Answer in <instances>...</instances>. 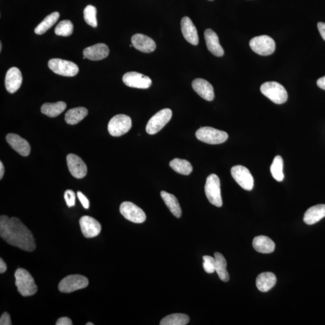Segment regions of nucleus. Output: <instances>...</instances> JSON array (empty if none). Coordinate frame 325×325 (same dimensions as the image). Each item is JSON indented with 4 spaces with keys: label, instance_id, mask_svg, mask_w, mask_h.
I'll return each mask as SVG.
<instances>
[{
    "label": "nucleus",
    "instance_id": "nucleus-1",
    "mask_svg": "<svg viewBox=\"0 0 325 325\" xmlns=\"http://www.w3.org/2000/svg\"><path fill=\"white\" fill-rule=\"evenodd\" d=\"M0 235L12 246L28 252L35 251L36 245L31 230L18 218L0 217Z\"/></svg>",
    "mask_w": 325,
    "mask_h": 325
},
{
    "label": "nucleus",
    "instance_id": "nucleus-2",
    "mask_svg": "<svg viewBox=\"0 0 325 325\" xmlns=\"http://www.w3.org/2000/svg\"><path fill=\"white\" fill-rule=\"evenodd\" d=\"M15 285L18 292L22 296H31L38 291L34 279L31 274L24 268H19L15 273Z\"/></svg>",
    "mask_w": 325,
    "mask_h": 325
},
{
    "label": "nucleus",
    "instance_id": "nucleus-3",
    "mask_svg": "<svg viewBox=\"0 0 325 325\" xmlns=\"http://www.w3.org/2000/svg\"><path fill=\"white\" fill-rule=\"evenodd\" d=\"M260 90L262 94L275 104H283L287 100L288 94L286 89L277 82L264 83L261 85Z\"/></svg>",
    "mask_w": 325,
    "mask_h": 325
},
{
    "label": "nucleus",
    "instance_id": "nucleus-4",
    "mask_svg": "<svg viewBox=\"0 0 325 325\" xmlns=\"http://www.w3.org/2000/svg\"><path fill=\"white\" fill-rule=\"evenodd\" d=\"M195 135L199 141L211 145L224 143L228 138V135L226 132L209 127L198 129Z\"/></svg>",
    "mask_w": 325,
    "mask_h": 325
},
{
    "label": "nucleus",
    "instance_id": "nucleus-5",
    "mask_svg": "<svg viewBox=\"0 0 325 325\" xmlns=\"http://www.w3.org/2000/svg\"><path fill=\"white\" fill-rule=\"evenodd\" d=\"M205 193L209 202L218 207L222 206L221 182L217 175L211 174L207 178Z\"/></svg>",
    "mask_w": 325,
    "mask_h": 325
},
{
    "label": "nucleus",
    "instance_id": "nucleus-6",
    "mask_svg": "<svg viewBox=\"0 0 325 325\" xmlns=\"http://www.w3.org/2000/svg\"><path fill=\"white\" fill-rule=\"evenodd\" d=\"M132 127V121L130 117L119 114L113 117L108 124V131L112 137H119L127 133Z\"/></svg>",
    "mask_w": 325,
    "mask_h": 325
},
{
    "label": "nucleus",
    "instance_id": "nucleus-7",
    "mask_svg": "<svg viewBox=\"0 0 325 325\" xmlns=\"http://www.w3.org/2000/svg\"><path fill=\"white\" fill-rule=\"evenodd\" d=\"M48 67L55 74L65 77H74L79 71L78 66L74 62L61 59H52L48 63Z\"/></svg>",
    "mask_w": 325,
    "mask_h": 325
},
{
    "label": "nucleus",
    "instance_id": "nucleus-8",
    "mask_svg": "<svg viewBox=\"0 0 325 325\" xmlns=\"http://www.w3.org/2000/svg\"><path fill=\"white\" fill-rule=\"evenodd\" d=\"M88 285L87 278L80 275H71L60 282L59 290L62 293H69L87 287Z\"/></svg>",
    "mask_w": 325,
    "mask_h": 325
},
{
    "label": "nucleus",
    "instance_id": "nucleus-9",
    "mask_svg": "<svg viewBox=\"0 0 325 325\" xmlns=\"http://www.w3.org/2000/svg\"><path fill=\"white\" fill-rule=\"evenodd\" d=\"M172 117L171 109H164L159 111L148 121L146 131L149 134H155L160 131L167 125Z\"/></svg>",
    "mask_w": 325,
    "mask_h": 325
},
{
    "label": "nucleus",
    "instance_id": "nucleus-10",
    "mask_svg": "<svg viewBox=\"0 0 325 325\" xmlns=\"http://www.w3.org/2000/svg\"><path fill=\"white\" fill-rule=\"evenodd\" d=\"M250 47L255 53L261 56H269L275 50V42L270 36L262 35L252 39Z\"/></svg>",
    "mask_w": 325,
    "mask_h": 325
},
{
    "label": "nucleus",
    "instance_id": "nucleus-11",
    "mask_svg": "<svg viewBox=\"0 0 325 325\" xmlns=\"http://www.w3.org/2000/svg\"><path fill=\"white\" fill-rule=\"evenodd\" d=\"M120 213L129 221L136 224L143 223L147 219L145 212L132 202H122L119 208Z\"/></svg>",
    "mask_w": 325,
    "mask_h": 325
},
{
    "label": "nucleus",
    "instance_id": "nucleus-12",
    "mask_svg": "<svg viewBox=\"0 0 325 325\" xmlns=\"http://www.w3.org/2000/svg\"><path fill=\"white\" fill-rule=\"evenodd\" d=\"M232 177L245 190L251 191L254 187V178L250 171L243 166L237 165L231 168Z\"/></svg>",
    "mask_w": 325,
    "mask_h": 325
},
{
    "label": "nucleus",
    "instance_id": "nucleus-13",
    "mask_svg": "<svg viewBox=\"0 0 325 325\" xmlns=\"http://www.w3.org/2000/svg\"><path fill=\"white\" fill-rule=\"evenodd\" d=\"M122 80L128 87L138 89H148L152 85L150 77L137 72L126 73L122 77Z\"/></svg>",
    "mask_w": 325,
    "mask_h": 325
},
{
    "label": "nucleus",
    "instance_id": "nucleus-14",
    "mask_svg": "<svg viewBox=\"0 0 325 325\" xmlns=\"http://www.w3.org/2000/svg\"><path fill=\"white\" fill-rule=\"evenodd\" d=\"M69 172L75 178L81 179L86 177L88 172L87 166L78 155L69 154L66 157Z\"/></svg>",
    "mask_w": 325,
    "mask_h": 325
},
{
    "label": "nucleus",
    "instance_id": "nucleus-15",
    "mask_svg": "<svg viewBox=\"0 0 325 325\" xmlns=\"http://www.w3.org/2000/svg\"><path fill=\"white\" fill-rule=\"evenodd\" d=\"M83 234L86 238L97 236L101 233V225L94 218L84 215L79 221Z\"/></svg>",
    "mask_w": 325,
    "mask_h": 325
},
{
    "label": "nucleus",
    "instance_id": "nucleus-16",
    "mask_svg": "<svg viewBox=\"0 0 325 325\" xmlns=\"http://www.w3.org/2000/svg\"><path fill=\"white\" fill-rule=\"evenodd\" d=\"M6 141L13 150L22 156L28 157L31 153V145L28 141L19 135L9 133L6 136Z\"/></svg>",
    "mask_w": 325,
    "mask_h": 325
},
{
    "label": "nucleus",
    "instance_id": "nucleus-17",
    "mask_svg": "<svg viewBox=\"0 0 325 325\" xmlns=\"http://www.w3.org/2000/svg\"><path fill=\"white\" fill-rule=\"evenodd\" d=\"M22 76L21 71L16 67L10 68L6 73L5 86L10 94H14L21 87Z\"/></svg>",
    "mask_w": 325,
    "mask_h": 325
},
{
    "label": "nucleus",
    "instance_id": "nucleus-18",
    "mask_svg": "<svg viewBox=\"0 0 325 325\" xmlns=\"http://www.w3.org/2000/svg\"><path fill=\"white\" fill-rule=\"evenodd\" d=\"M192 88L201 97L208 101L213 100L214 89L210 83L202 78H197L192 82Z\"/></svg>",
    "mask_w": 325,
    "mask_h": 325
},
{
    "label": "nucleus",
    "instance_id": "nucleus-19",
    "mask_svg": "<svg viewBox=\"0 0 325 325\" xmlns=\"http://www.w3.org/2000/svg\"><path fill=\"white\" fill-rule=\"evenodd\" d=\"M131 44L138 50L146 53L153 52L156 48V44L154 40L142 34L132 36Z\"/></svg>",
    "mask_w": 325,
    "mask_h": 325
},
{
    "label": "nucleus",
    "instance_id": "nucleus-20",
    "mask_svg": "<svg viewBox=\"0 0 325 325\" xmlns=\"http://www.w3.org/2000/svg\"><path fill=\"white\" fill-rule=\"evenodd\" d=\"M181 26L185 39L192 45H197L199 43L197 29L192 20L187 16H185L181 19Z\"/></svg>",
    "mask_w": 325,
    "mask_h": 325
},
{
    "label": "nucleus",
    "instance_id": "nucleus-21",
    "mask_svg": "<svg viewBox=\"0 0 325 325\" xmlns=\"http://www.w3.org/2000/svg\"><path fill=\"white\" fill-rule=\"evenodd\" d=\"M109 55V48L107 45L98 44L89 46L84 50V55L86 59L91 61H101L107 57Z\"/></svg>",
    "mask_w": 325,
    "mask_h": 325
},
{
    "label": "nucleus",
    "instance_id": "nucleus-22",
    "mask_svg": "<svg viewBox=\"0 0 325 325\" xmlns=\"http://www.w3.org/2000/svg\"><path fill=\"white\" fill-rule=\"evenodd\" d=\"M204 38L207 48L212 54L217 57H222L224 56V49L220 44L216 33L211 29H207L204 32Z\"/></svg>",
    "mask_w": 325,
    "mask_h": 325
},
{
    "label": "nucleus",
    "instance_id": "nucleus-23",
    "mask_svg": "<svg viewBox=\"0 0 325 325\" xmlns=\"http://www.w3.org/2000/svg\"><path fill=\"white\" fill-rule=\"evenodd\" d=\"M254 250L262 254H270L275 251V244L269 237L260 235L255 237L253 242Z\"/></svg>",
    "mask_w": 325,
    "mask_h": 325
},
{
    "label": "nucleus",
    "instance_id": "nucleus-24",
    "mask_svg": "<svg viewBox=\"0 0 325 325\" xmlns=\"http://www.w3.org/2000/svg\"><path fill=\"white\" fill-rule=\"evenodd\" d=\"M324 217L325 205L319 204L308 209L304 214V221L308 225H313Z\"/></svg>",
    "mask_w": 325,
    "mask_h": 325
},
{
    "label": "nucleus",
    "instance_id": "nucleus-25",
    "mask_svg": "<svg viewBox=\"0 0 325 325\" xmlns=\"http://www.w3.org/2000/svg\"><path fill=\"white\" fill-rule=\"evenodd\" d=\"M277 278L272 273H264L260 274L257 278L256 286L261 292H267L276 284Z\"/></svg>",
    "mask_w": 325,
    "mask_h": 325
},
{
    "label": "nucleus",
    "instance_id": "nucleus-26",
    "mask_svg": "<svg viewBox=\"0 0 325 325\" xmlns=\"http://www.w3.org/2000/svg\"><path fill=\"white\" fill-rule=\"evenodd\" d=\"M160 194L165 204L167 205L171 213L176 218H180L182 215V210L177 198L174 195L165 191H161Z\"/></svg>",
    "mask_w": 325,
    "mask_h": 325
},
{
    "label": "nucleus",
    "instance_id": "nucleus-27",
    "mask_svg": "<svg viewBox=\"0 0 325 325\" xmlns=\"http://www.w3.org/2000/svg\"><path fill=\"white\" fill-rule=\"evenodd\" d=\"M88 114L87 109L79 107L73 108L66 113L65 120L68 124L75 125L82 121Z\"/></svg>",
    "mask_w": 325,
    "mask_h": 325
},
{
    "label": "nucleus",
    "instance_id": "nucleus-28",
    "mask_svg": "<svg viewBox=\"0 0 325 325\" xmlns=\"http://www.w3.org/2000/svg\"><path fill=\"white\" fill-rule=\"evenodd\" d=\"M215 271L216 272L219 278L222 281L228 282L230 276L227 270V261L223 255L220 253H214Z\"/></svg>",
    "mask_w": 325,
    "mask_h": 325
},
{
    "label": "nucleus",
    "instance_id": "nucleus-29",
    "mask_svg": "<svg viewBox=\"0 0 325 325\" xmlns=\"http://www.w3.org/2000/svg\"><path fill=\"white\" fill-rule=\"evenodd\" d=\"M66 108L65 102L59 101L55 103H45L41 107V112L48 117L55 118L64 112Z\"/></svg>",
    "mask_w": 325,
    "mask_h": 325
},
{
    "label": "nucleus",
    "instance_id": "nucleus-30",
    "mask_svg": "<svg viewBox=\"0 0 325 325\" xmlns=\"http://www.w3.org/2000/svg\"><path fill=\"white\" fill-rule=\"evenodd\" d=\"M59 13L55 12L48 15L35 29L36 34L41 35L48 31L58 21Z\"/></svg>",
    "mask_w": 325,
    "mask_h": 325
},
{
    "label": "nucleus",
    "instance_id": "nucleus-31",
    "mask_svg": "<svg viewBox=\"0 0 325 325\" xmlns=\"http://www.w3.org/2000/svg\"><path fill=\"white\" fill-rule=\"evenodd\" d=\"M169 166L173 170L181 175H190L193 171L191 163L184 159L176 158L170 162Z\"/></svg>",
    "mask_w": 325,
    "mask_h": 325
},
{
    "label": "nucleus",
    "instance_id": "nucleus-32",
    "mask_svg": "<svg viewBox=\"0 0 325 325\" xmlns=\"http://www.w3.org/2000/svg\"><path fill=\"white\" fill-rule=\"evenodd\" d=\"M190 321V318L184 314H172L166 316L161 321V325H185Z\"/></svg>",
    "mask_w": 325,
    "mask_h": 325
},
{
    "label": "nucleus",
    "instance_id": "nucleus-33",
    "mask_svg": "<svg viewBox=\"0 0 325 325\" xmlns=\"http://www.w3.org/2000/svg\"><path fill=\"white\" fill-rule=\"evenodd\" d=\"M283 165V158L280 155H277L274 158L273 164L270 167L272 175L275 180L278 182L283 181L284 178Z\"/></svg>",
    "mask_w": 325,
    "mask_h": 325
},
{
    "label": "nucleus",
    "instance_id": "nucleus-34",
    "mask_svg": "<svg viewBox=\"0 0 325 325\" xmlns=\"http://www.w3.org/2000/svg\"><path fill=\"white\" fill-rule=\"evenodd\" d=\"M74 25L69 20H64L59 23L55 29L56 35L61 36H69L72 34Z\"/></svg>",
    "mask_w": 325,
    "mask_h": 325
},
{
    "label": "nucleus",
    "instance_id": "nucleus-35",
    "mask_svg": "<svg viewBox=\"0 0 325 325\" xmlns=\"http://www.w3.org/2000/svg\"><path fill=\"white\" fill-rule=\"evenodd\" d=\"M97 9L92 5L86 7L84 10V18L85 21L93 28H97L98 22L97 19Z\"/></svg>",
    "mask_w": 325,
    "mask_h": 325
},
{
    "label": "nucleus",
    "instance_id": "nucleus-36",
    "mask_svg": "<svg viewBox=\"0 0 325 325\" xmlns=\"http://www.w3.org/2000/svg\"><path fill=\"white\" fill-rule=\"evenodd\" d=\"M203 267L207 274H213L215 271L214 258L208 255H204L203 257Z\"/></svg>",
    "mask_w": 325,
    "mask_h": 325
},
{
    "label": "nucleus",
    "instance_id": "nucleus-37",
    "mask_svg": "<svg viewBox=\"0 0 325 325\" xmlns=\"http://www.w3.org/2000/svg\"><path fill=\"white\" fill-rule=\"evenodd\" d=\"M64 198L68 207H74L75 205V194L72 190L66 191L64 194Z\"/></svg>",
    "mask_w": 325,
    "mask_h": 325
},
{
    "label": "nucleus",
    "instance_id": "nucleus-38",
    "mask_svg": "<svg viewBox=\"0 0 325 325\" xmlns=\"http://www.w3.org/2000/svg\"><path fill=\"white\" fill-rule=\"evenodd\" d=\"M77 197L79 201L81 202L83 206H84V207L86 209H88L89 208V205H90L88 199L79 191L77 192Z\"/></svg>",
    "mask_w": 325,
    "mask_h": 325
},
{
    "label": "nucleus",
    "instance_id": "nucleus-39",
    "mask_svg": "<svg viewBox=\"0 0 325 325\" xmlns=\"http://www.w3.org/2000/svg\"><path fill=\"white\" fill-rule=\"evenodd\" d=\"M0 324L1 325H11L12 324L11 316L8 313L5 312L2 315L0 318Z\"/></svg>",
    "mask_w": 325,
    "mask_h": 325
},
{
    "label": "nucleus",
    "instance_id": "nucleus-40",
    "mask_svg": "<svg viewBox=\"0 0 325 325\" xmlns=\"http://www.w3.org/2000/svg\"><path fill=\"white\" fill-rule=\"evenodd\" d=\"M56 325H72V321L68 317H61L56 322Z\"/></svg>",
    "mask_w": 325,
    "mask_h": 325
},
{
    "label": "nucleus",
    "instance_id": "nucleus-41",
    "mask_svg": "<svg viewBox=\"0 0 325 325\" xmlns=\"http://www.w3.org/2000/svg\"><path fill=\"white\" fill-rule=\"evenodd\" d=\"M317 28L320 33L321 38H322L325 41V23L319 22L317 24Z\"/></svg>",
    "mask_w": 325,
    "mask_h": 325
},
{
    "label": "nucleus",
    "instance_id": "nucleus-42",
    "mask_svg": "<svg viewBox=\"0 0 325 325\" xmlns=\"http://www.w3.org/2000/svg\"><path fill=\"white\" fill-rule=\"evenodd\" d=\"M317 85L320 89L325 91V76L318 79Z\"/></svg>",
    "mask_w": 325,
    "mask_h": 325
},
{
    "label": "nucleus",
    "instance_id": "nucleus-43",
    "mask_svg": "<svg viewBox=\"0 0 325 325\" xmlns=\"http://www.w3.org/2000/svg\"><path fill=\"white\" fill-rule=\"evenodd\" d=\"M7 270V265L2 258H0V273H5Z\"/></svg>",
    "mask_w": 325,
    "mask_h": 325
},
{
    "label": "nucleus",
    "instance_id": "nucleus-44",
    "mask_svg": "<svg viewBox=\"0 0 325 325\" xmlns=\"http://www.w3.org/2000/svg\"><path fill=\"white\" fill-rule=\"evenodd\" d=\"M5 174V167L4 165H3L2 161H0V180L3 177Z\"/></svg>",
    "mask_w": 325,
    "mask_h": 325
},
{
    "label": "nucleus",
    "instance_id": "nucleus-45",
    "mask_svg": "<svg viewBox=\"0 0 325 325\" xmlns=\"http://www.w3.org/2000/svg\"><path fill=\"white\" fill-rule=\"evenodd\" d=\"M2 42L0 43V51H2Z\"/></svg>",
    "mask_w": 325,
    "mask_h": 325
},
{
    "label": "nucleus",
    "instance_id": "nucleus-46",
    "mask_svg": "<svg viewBox=\"0 0 325 325\" xmlns=\"http://www.w3.org/2000/svg\"><path fill=\"white\" fill-rule=\"evenodd\" d=\"M86 325H94V323H92L91 322H89L86 324Z\"/></svg>",
    "mask_w": 325,
    "mask_h": 325
}]
</instances>
